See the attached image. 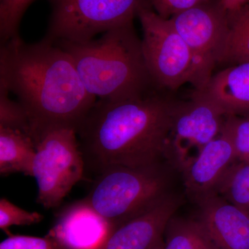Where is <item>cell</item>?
<instances>
[{
	"label": "cell",
	"instance_id": "44dd1931",
	"mask_svg": "<svg viewBox=\"0 0 249 249\" xmlns=\"http://www.w3.org/2000/svg\"><path fill=\"white\" fill-rule=\"evenodd\" d=\"M9 93L6 88L0 85V127L21 131L31 137L25 111L18 101L10 98Z\"/></svg>",
	"mask_w": 249,
	"mask_h": 249
},
{
	"label": "cell",
	"instance_id": "cb8c5ba5",
	"mask_svg": "<svg viewBox=\"0 0 249 249\" xmlns=\"http://www.w3.org/2000/svg\"><path fill=\"white\" fill-rule=\"evenodd\" d=\"M209 0H150L152 9L160 17L169 19L175 14Z\"/></svg>",
	"mask_w": 249,
	"mask_h": 249
},
{
	"label": "cell",
	"instance_id": "7a4b0ae2",
	"mask_svg": "<svg viewBox=\"0 0 249 249\" xmlns=\"http://www.w3.org/2000/svg\"><path fill=\"white\" fill-rule=\"evenodd\" d=\"M177 101L157 89L121 101L97 99L77 130L85 169L139 167L164 160Z\"/></svg>",
	"mask_w": 249,
	"mask_h": 249
},
{
	"label": "cell",
	"instance_id": "484cf974",
	"mask_svg": "<svg viewBox=\"0 0 249 249\" xmlns=\"http://www.w3.org/2000/svg\"><path fill=\"white\" fill-rule=\"evenodd\" d=\"M148 249H164V242H163V235L160 237L155 241Z\"/></svg>",
	"mask_w": 249,
	"mask_h": 249
},
{
	"label": "cell",
	"instance_id": "2e32d148",
	"mask_svg": "<svg viewBox=\"0 0 249 249\" xmlns=\"http://www.w3.org/2000/svg\"><path fill=\"white\" fill-rule=\"evenodd\" d=\"M164 249H219L196 219L175 217L163 233Z\"/></svg>",
	"mask_w": 249,
	"mask_h": 249
},
{
	"label": "cell",
	"instance_id": "ba28073f",
	"mask_svg": "<svg viewBox=\"0 0 249 249\" xmlns=\"http://www.w3.org/2000/svg\"><path fill=\"white\" fill-rule=\"evenodd\" d=\"M226 116L220 108L196 90L188 101H177L164 159L181 173L220 135Z\"/></svg>",
	"mask_w": 249,
	"mask_h": 249
},
{
	"label": "cell",
	"instance_id": "603a6c76",
	"mask_svg": "<svg viewBox=\"0 0 249 249\" xmlns=\"http://www.w3.org/2000/svg\"><path fill=\"white\" fill-rule=\"evenodd\" d=\"M0 249H67L53 237L9 235L0 244Z\"/></svg>",
	"mask_w": 249,
	"mask_h": 249
},
{
	"label": "cell",
	"instance_id": "7402d4cb",
	"mask_svg": "<svg viewBox=\"0 0 249 249\" xmlns=\"http://www.w3.org/2000/svg\"><path fill=\"white\" fill-rule=\"evenodd\" d=\"M44 216L39 213L29 212L18 207L6 199H0V229L10 233L12 226H30L42 222Z\"/></svg>",
	"mask_w": 249,
	"mask_h": 249
},
{
	"label": "cell",
	"instance_id": "6da1fadb",
	"mask_svg": "<svg viewBox=\"0 0 249 249\" xmlns=\"http://www.w3.org/2000/svg\"><path fill=\"white\" fill-rule=\"evenodd\" d=\"M0 85L25 111L36 146L55 129L77 132L97 100L85 88L70 54L45 38L26 43L19 36L1 44Z\"/></svg>",
	"mask_w": 249,
	"mask_h": 249
},
{
	"label": "cell",
	"instance_id": "4fadbf2b",
	"mask_svg": "<svg viewBox=\"0 0 249 249\" xmlns=\"http://www.w3.org/2000/svg\"><path fill=\"white\" fill-rule=\"evenodd\" d=\"M236 160L231 142L220 134L181 172L187 193L195 201L215 193L224 173Z\"/></svg>",
	"mask_w": 249,
	"mask_h": 249
},
{
	"label": "cell",
	"instance_id": "3957f363",
	"mask_svg": "<svg viewBox=\"0 0 249 249\" xmlns=\"http://www.w3.org/2000/svg\"><path fill=\"white\" fill-rule=\"evenodd\" d=\"M54 43L70 54L85 88L96 99L125 101L159 89L133 22L113 28L98 39Z\"/></svg>",
	"mask_w": 249,
	"mask_h": 249
},
{
	"label": "cell",
	"instance_id": "ac0fdd59",
	"mask_svg": "<svg viewBox=\"0 0 249 249\" xmlns=\"http://www.w3.org/2000/svg\"><path fill=\"white\" fill-rule=\"evenodd\" d=\"M215 193L249 213V163L234 162L224 173Z\"/></svg>",
	"mask_w": 249,
	"mask_h": 249
},
{
	"label": "cell",
	"instance_id": "9a60e30c",
	"mask_svg": "<svg viewBox=\"0 0 249 249\" xmlns=\"http://www.w3.org/2000/svg\"><path fill=\"white\" fill-rule=\"evenodd\" d=\"M36 153L35 142L21 131L0 127V174L22 173L33 177Z\"/></svg>",
	"mask_w": 249,
	"mask_h": 249
},
{
	"label": "cell",
	"instance_id": "30bf717a",
	"mask_svg": "<svg viewBox=\"0 0 249 249\" xmlns=\"http://www.w3.org/2000/svg\"><path fill=\"white\" fill-rule=\"evenodd\" d=\"M196 218L219 249H249V213L217 193L201 197Z\"/></svg>",
	"mask_w": 249,
	"mask_h": 249
},
{
	"label": "cell",
	"instance_id": "52a82bcc",
	"mask_svg": "<svg viewBox=\"0 0 249 249\" xmlns=\"http://www.w3.org/2000/svg\"><path fill=\"white\" fill-rule=\"evenodd\" d=\"M85 170L76 131L62 128L49 132L36 146L33 164L37 203L47 209L58 207L82 179Z\"/></svg>",
	"mask_w": 249,
	"mask_h": 249
},
{
	"label": "cell",
	"instance_id": "277c9868",
	"mask_svg": "<svg viewBox=\"0 0 249 249\" xmlns=\"http://www.w3.org/2000/svg\"><path fill=\"white\" fill-rule=\"evenodd\" d=\"M168 187L169 173L161 162L139 167L114 165L96 175L85 199L106 219L111 232L161 200L169 194Z\"/></svg>",
	"mask_w": 249,
	"mask_h": 249
},
{
	"label": "cell",
	"instance_id": "9c48e42d",
	"mask_svg": "<svg viewBox=\"0 0 249 249\" xmlns=\"http://www.w3.org/2000/svg\"><path fill=\"white\" fill-rule=\"evenodd\" d=\"M210 78L221 63L229 33L228 11L221 0H209L170 18Z\"/></svg>",
	"mask_w": 249,
	"mask_h": 249
},
{
	"label": "cell",
	"instance_id": "8fae6325",
	"mask_svg": "<svg viewBox=\"0 0 249 249\" xmlns=\"http://www.w3.org/2000/svg\"><path fill=\"white\" fill-rule=\"evenodd\" d=\"M180 205V198L169 193L150 209L107 234L94 249H148L163 235Z\"/></svg>",
	"mask_w": 249,
	"mask_h": 249
},
{
	"label": "cell",
	"instance_id": "5b68a950",
	"mask_svg": "<svg viewBox=\"0 0 249 249\" xmlns=\"http://www.w3.org/2000/svg\"><path fill=\"white\" fill-rule=\"evenodd\" d=\"M138 18L144 58L155 86L175 91L190 83L195 90L204 89L211 78L170 19L160 17L152 8L142 9Z\"/></svg>",
	"mask_w": 249,
	"mask_h": 249
},
{
	"label": "cell",
	"instance_id": "5bb4252c",
	"mask_svg": "<svg viewBox=\"0 0 249 249\" xmlns=\"http://www.w3.org/2000/svg\"><path fill=\"white\" fill-rule=\"evenodd\" d=\"M196 91L226 116L249 118V62L231 65L213 75L204 89Z\"/></svg>",
	"mask_w": 249,
	"mask_h": 249
},
{
	"label": "cell",
	"instance_id": "7c38bea8",
	"mask_svg": "<svg viewBox=\"0 0 249 249\" xmlns=\"http://www.w3.org/2000/svg\"><path fill=\"white\" fill-rule=\"evenodd\" d=\"M109 232L106 219L84 199L60 211L48 235L67 249H94Z\"/></svg>",
	"mask_w": 249,
	"mask_h": 249
},
{
	"label": "cell",
	"instance_id": "d4e9b609",
	"mask_svg": "<svg viewBox=\"0 0 249 249\" xmlns=\"http://www.w3.org/2000/svg\"><path fill=\"white\" fill-rule=\"evenodd\" d=\"M228 13H232L248 4L249 0H221Z\"/></svg>",
	"mask_w": 249,
	"mask_h": 249
},
{
	"label": "cell",
	"instance_id": "d6986e66",
	"mask_svg": "<svg viewBox=\"0 0 249 249\" xmlns=\"http://www.w3.org/2000/svg\"><path fill=\"white\" fill-rule=\"evenodd\" d=\"M220 134L231 142L237 160L249 163V118L226 116Z\"/></svg>",
	"mask_w": 249,
	"mask_h": 249
},
{
	"label": "cell",
	"instance_id": "e0dca14e",
	"mask_svg": "<svg viewBox=\"0 0 249 249\" xmlns=\"http://www.w3.org/2000/svg\"><path fill=\"white\" fill-rule=\"evenodd\" d=\"M229 33L221 63L235 65L249 62V2L228 13Z\"/></svg>",
	"mask_w": 249,
	"mask_h": 249
},
{
	"label": "cell",
	"instance_id": "8992f818",
	"mask_svg": "<svg viewBox=\"0 0 249 249\" xmlns=\"http://www.w3.org/2000/svg\"><path fill=\"white\" fill-rule=\"evenodd\" d=\"M50 1L52 14L44 38L52 42L93 40L98 34L133 22L142 9L152 8L150 0Z\"/></svg>",
	"mask_w": 249,
	"mask_h": 249
},
{
	"label": "cell",
	"instance_id": "ffe728a7",
	"mask_svg": "<svg viewBox=\"0 0 249 249\" xmlns=\"http://www.w3.org/2000/svg\"><path fill=\"white\" fill-rule=\"evenodd\" d=\"M35 0H0L1 44L19 37L23 15Z\"/></svg>",
	"mask_w": 249,
	"mask_h": 249
}]
</instances>
